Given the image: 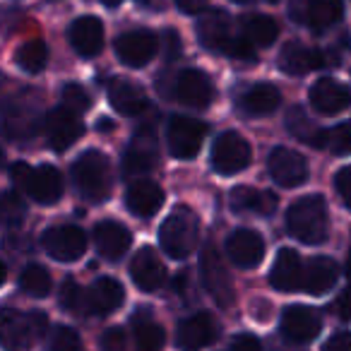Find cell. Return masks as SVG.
<instances>
[{
	"instance_id": "6da1fadb",
	"label": "cell",
	"mask_w": 351,
	"mask_h": 351,
	"mask_svg": "<svg viewBox=\"0 0 351 351\" xmlns=\"http://www.w3.org/2000/svg\"><path fill=\"white\" fill-rule=\"evenodd\" d=\"M287 229L301 243H322L327 239V229H330L325 200L320 195H306L296 200L287 212Z\"/></svg>"
},
{
	"instance_id": "7a4b0ae2",
	"label": "cell",
	"mask_w": 351,
	"mask_h": 351,
	"mask_svg": "<svg viewBox=\"0 0 351 351\" xmlns=\"http://www.w3.org/2000/svg\"><path fill=\"white\" fill-rule=\"evenodd\" d=\"M49 317L41 311L22 313L15 308H0V346L5 351H29L46 332Z\"/></svg>"
},
{
	"instance_id": "3957f363",
	"label": "cell",
	"mask_w": 351,
	"mask_h": 351,
	"mask_svg": "<svg viewBox=\"0 0 351 351\" xmlns=\"http://www.w3.org/2000/svg\"><path fill=\"white\" fill-rule=\"evenodd\" d=\"M200 239V219L191 207H176L159 229V243L171 258L183 260L197 248Z\"/></svg>"
},
{
	"instance_id": "277c9868",
	"label": "cell",
	"mask_w": 351,
	"mask_h": 351,
	"mask_svg": "<svg viewBox=\"0 0 351 351\" xmlns=\"http://www.w3.org/2000/svg\"><path fill=\"white\" fill-rule=\"evenodd\" d=\"M73 178L87 200L101 202L106 200L108 191H111V164L101 152L89 149L75 161Z\"/></svg>"
},
{
	"instance_id": "5b68a950",
	"label": "cell",
	"mask_w": 351,
	"mask_h": 351,
	"mask_svg": "<svg viewBox=\"0 0 351 351\" xmlns=\"http://www.w3.org/2000/svg\"><path fill=\"white\" fill-rule=\"evenodd\" d=\"M250 164V145L234 130L221 132L212 147V166L221 176H234Z\"/></svg>"
},
{
	"instance_id": "8992f818",
	"label": "cell",
	"mask_w": 351,
	"mask_h": 351,
	"mask_svg": "<svg viewBox=\"0 0 351 351\" xmlns=\"http://www.w3.org/2000/svg\"><path fill=\"white\" fill-rule=\"evenodd\" d=\"M171 97L188 108H207L215 92L202 70H181L171 80Z\"/></svg>"
},
{
	"instance_id": "52a82bcc",
	"label": "cell",
	"mask_w": 351,
	"mask_h": 351,
	"mask_svg": "<svg viewBox=\"0 0 351 351\" xmlns=\"http://www.w3.org/2000/svg\"><path fill=\"white\" fill-rule=\"evenodd\" d=\"M207 137V125L197 118L176 116L169 123V147L178 159H193Z\"/></svg>"
},
{
	"instance_id": "ba28073f",
	"label": "cell",
	"mask_w": 351,
	"mask_h": 351,
	"mask_svg": "<svg viewBox=\"0 0 351 351\" xmlns=\"http://www.w3.org/2000/svg\"><path fill=\"white\" fill-rule=\"evenodd\" d=\"M267 171L277 186L296 188V186H301V183H306L308 161L303 159L298 152L289 149V147H274V149L269 152Z\"/></svg>"
},
{
	"instance_id": "9c48e42d",
	"label": "cell",
	"mask_w": 351,
	"mask_h": 351,
	"mask_svg": "<svg viewBox=\"0 0 351 351\" xmlns=\"http://www.w3.org/2000/svg\"><path fill=\"white\" fill-rule=\"evenodd\" d=\"M44 248L53 260L75 263L87 250V236L77 226H53L44 234Z\"/></svg>"
},
{
	"instance_id": "30bf717a",
	"label": "cell",
	"mask_w": 351,
	"mask_h": 351,
	"mask_svg": "<svg viewBox=\"0 0 351 351\" xmlns=\"http://www.w3.org/2000/svg\"><path fill=\"white\" fill-rule=\"evenodd\" d=\"M159 41H156L154 32L149 29H132L125 32L116 39V53L121 63L130 65V68H142L156 56Z\"/></svg>"
},
{
	"instance_id": "8fae6325",
	"label": "cell",
	"mask_w": 351,
	"mask_h": 351,
	"mask_svg": "<svg viewBox=\"0 0 351 351\" xmlns=\"http://www.w3.org/2000/svg\"><path fill=\"white\" fill-rule=\"evenodd\" d=\"M202 279H205V287L210 291V296L217 301V306L229 308L236 301V291L231 277L226 272L224 263H221L219 253L215 248H207L202 255Z\"/></svg>"
},
{
	"instance_id": "7c38bea8",
	"label": "cell",
	"mask_w": 351,
	"mask_h": 351,
	"mask_svg": "<svg viewBox=\"0 0 351 351\" xmlns=\"http://www.w3.org/2000/svg\"><path fill=\"white\" fill-rule=\"evenodd\" d=\"M322 330V317L317 311L308 306H291L282 315V332L293 344L313 341Z\"/></svg>"
},
{
	"instance_id": "4fadbf2b",
	"label": "cell",
	"mask_w": 351,
	"mask_h": 351,
	"mask_svg": "<svg viewBox=\"0 0 351 351\" xmlns=\"http://www.w3.org/2000/svg\"><path fill=\"white\" fill-rule=\"evenodd\" d=\"M82 132L84 125L68 108H53L46 116V137H49V145L56 152H65L68 147H73L82 137Z\"/></svg>"
},
{
	"instance_id": "5bb4252c",
	"label": "cell",
	"mask_w": 351,
	"mask_h": 351,
	"mask_svg": "<svg viewBox=\"0 0 351 351\" xmlns=\"http://www.w3.org/2000/svg\"><path fill=\"white\" fill-rule=\"evenodd\" d=\"M219 332V327L215 325L212 315L207 313H197L191 315L178 325V335H176V344L181 351H200L207 344H212Z\"/></svg>"
},
{
	"instance_id": "9a60e30c",
	"label": "cell",
	"mask_w": 351,
	"mask_h": 351,
	"mask_svg": "<svg viewBox=\"0 0 351 351\" xmlns=\"http://www.w3.org/2000/svg\"><path fill=\"white\" fill-rule=\"evenodd\" d=\"M226 253L236 267H255L265 255V241L253 229H236L226 241Z\"/></svg>"
},
{
	"instance_id": "2e32d148",
	"label": "cell",
	"mask_w": 351,
	"mask_h": 351,
	"mask_svg": "<svg viewBox=\"0 0 351 351\" xmlns=\"http://www.w3.org/2000/svg\"><path fill=\"white\" fill-rule=\"evenodd\" d=\"M156 140L149 130H142L135 135L132 145L128 147V154L125 161H123V173L125 178H132V176H142V173H149L156 164Z\"/></svg>"
},
{
	"instance_id": "e0dca14e",
	"label": "cell",
	"mask_w": 351,
	"mask_h": 351,
	"mask_svg": "<svg viewBox=\"0 0 351 351\" xmlns=\"http://www.w3.org/2000/svg\"><path fill=\"white\" fill-rule=\"evenodd\" d=\"M130 277L142 291H156L166 282V267L152 248H142L130 263Z\"/></svg>"
},
{
	"instance_id": "ac0fdd59",
	"label": "cell",
	"mask_w": 351,
	"mask_h": 351,
	"mask_svg": "<svg viewBox=\"0 0 351 351\" xmlns=\"http://www.w3.org/2000/svg\"><path fill=\"white\" fill-rule=\"evenodd\" d=\"M311 104L322 116H335L349 106V89L335 77H320L311 89Z\"/></svg>"
},
{
	"instance_id": "d6986e66",
	"label": "cell",
	"mask_w": 351,
	"mask_h": 351,
	"mask_svg": "<svg viewBox=\"0 0 351 351\" xmlns=\"http://www.w3.org/2000/svg\"><path fill=\"white\" fill-rule=\"evenodd\" d=\"M70 44L84 58H92L99 51L104 49V25L92 15L77 17V20L70 25Z\"/></svg>"
},
{
	"instance_id": "ffe728a7",
	"label": "cell",
	"mask_w": 351,
	"mask_h": 351,
	"mask_svg": "<svg viewBox=\"0 0 351 351\" xmlns=\"http://www.w3.org/2000/svg\"><path fill=\"white\" fill-rule=\"evenodd\" d=\"M25 191L41 205H53L63 197V176L56 166L44 164L29 173Z\"/></svg>"
},
{
	"instance_id": "44dd1931",
	"label": "cell",
	"mask_w": 351,
	"mask_h": 351,
	"mask_svg": "<svg viewBox=\"0 0 351 351\" xmlns=\"http://www.w3.org/2000/svg\"><path fill=\"white\" fill-rule=\"evenodd\" d=\"M337 277H339V267L332 258H313L311 263L303 267V277H301V289H306L313 296H322L327 293L332 287L337 284Z\"/></svg>"
},
{
	"instance_id": "7402d4cb",
	"label": "cell",
	"mask_w": 351,
	"mask_h": 351,
	"mask_svg": "<svg viewBox=\"0 0 351 351\" xmlns=\"http://www.w3.org/2000/svg\"><path fill=\"white\" fill-rule=\"evenodd\" d=\"M125 301V291H123L121 282L113 277H101L94 282V287L87 291V311L94 315H108V313L118 311Z\"/></svg>"
},
{
	"instance_id": "603a6c76",
	"label": "cell",
	"mask_w": 351,
	"mask_h": 351,
	"mask_svg": "<svg viewBox=\"0 0 351 351\" xmlns=\"http://www.w3.org/2000/svg\"><path fill=\"white\" fill-rule=\"evenodd\" d=\"M94 241H97V248L104 258L118 260L128 253L132 236L123 224H118V221H113V219H106L97 224V229H94Z\"/></svg>"
},
{
	"instance_id": "cb8c5ba5",
	"label": "cell",
	"mask_w": 351,
	"mask_h": 351,
	"mask_svg": "<svg viewBox=\"0 0 351 351\" xmlns=\"http://www.w3.org/2000/svg\"><path fill=\"white\" fill-rule=\"evenodd\" d=\"M301 277H303V263L301 255L293 248H282L274 260V267L269 272V282L279 291H296L301 289Z\"/></svg>"
},
{
	"instance_id": "d4e9b609",
	"label": "cell",
	"mask_w": 351,
	"mask_h": 351,
	"mask_svg": "<svg viewBox=\"0 0 351 351\" xmlns=\"http://www.w3.org/2000/svg\"><path fill=\"white\" fill-rule=\"evenodd\" d=\"M315 68H322V53L315 49H306L298 41L287 44L279 53V70L291 75V77H301Z\"/></svg>"
},
{
	"instance_id": "484cf974",
	"label": "cell",
	"mask_w": 351,
	"mask_h": 351,
	"mask_svg": "<svg viewBox=\"0 0 351 351\" xmlns=\"http://www.w3.org/2000/svg\"><path fill=\"white\" fill-rule=\"evenodd\" d=\"M197 36H200L202 46L210 51H224V46L229 44L231 34V22L229 15L221 10H210L197 20Z\"/></svg>"
},
{
	"instance_id": "4316f807",
	"label": "cell",
	"mask_w": 351,
	"mask_h": 351,
	"mask_svg": "<svg viewBox=\"0 0 351 351\" xmlns=\"http://www.w3.org/2000/svg\"><path fill=\"white\" fill-rule=\"evenodd\" d=\"M125 205L135 217H152L164 205V191L154 181H135L125 193Z\"/></svg>"
},
{
	"instance_id": "83f0119b",
	"label": "cell",
	"mask_w": 351,
	"mask_h": 351,
	"mask_svg": "<svg viewBox=\"0 0 351 351\" xmlns=\"http://www.w3.org/2000/svg\"><path fill=\"white\" fill-rule=\"evenodd\" d=\"M108 101L123 116H142L149 108L145 92L135 84L125 82V80H113L108 84Z\"/></svg>"
},
{
	"instance_id": "f1b7e54d",
	"label": "cell",
	"mask_w": 351,
	"mask_h": 351,
	"mask_svg": "<svg viewBox=\"0 0 351 351\" xmlns=\"http://www.w3.org/2000/svg\"><path fill=\"white\" fill-rule=\"evenodd\" d=\"M231 207L236 212H253L260 217H269L277 210V195L267 191H255V188L241 186L231 191Z\"/></svg>"
},
{
	"instance_id": "f546056e",
	"label": "cell",
	"mask_w": 351,
	"mask_h": 351,
	"mask_svg": "<svg viewBox=\"0 0 351 351\" xmlns=\"http://www.w3.org/2000/svg\"><path fill=\"white\" fill-rule=\"evenodd\" d=\"M282 104V94L274 84H255L241 99V108H243L248 116H267L274 108H279Z\"/></svg>"
},
{
	"instance_id": "4dcf8cb0",
	"label": "cell",
	"mask_w": 351,
	"mask_h": 351,
	"mask_svg": "<svg viewBox=\"0 0 351 351\" xmlns=\"http://www.w3.org/2000/svg\"><path fill=\"white\" fill-rule=\"evenodd\" d=\"M344 15L341 0H306V22L315 32H325L335 27Z\"/></svg>"
},
{
	"instance_id": "1f68e13d",
	"label": "cell",
	"mask_w": 351,
	"mask_h": 351,
	"mask_svg": "<svg viewBox=\"0 0 351 351\" xmlns=\"http://www.w3.org/2000/svg\"><path fill=\"white\" fill-rule=\"evenodd\" d=\"M287 128L289 132H291L293 137H298L301 142H306V145L311 147H325V132L322 128H317L315 123L311 121V118L306 116V111H303L301 106L291 108L287 116Z\"/></svg>"
},
{
	"instance_id": "d6a6232c",
	"label": "cell",
	"mask_w": 351,
	"mask_h": 351,
	"mask_svg": "<svg viewBox=\"0 0 351 351\" xmlns=\"http://www.w3.org/2000/svg\"><path fill=\"white\" fill-rule=\"evenodd\" d=\"M243 34L250 46H272L279 36V25L267 15H245Z\"/></svg>"
},
{
	"instance_id": "836d02e7",
	"label": "cell",
	"mask_w": 351,
	"mask_h": 351,
	"mask_svg": "<svg viewBox=\"0 0 351 351\" xmlns=\"http://www.w3.org/2000/svg\"><path fill=\"white\" fill-rule=\"evenodd\" d=\"M135 344H137V351H161L166 341V335H164V327L156 325L152 317L147 315H140L137 313L135 320Z\"/></svg>"
},
{
	"instance_id": "e575fe53",
	"label": "cell",
	"mask_w": 351,
	"mask_h": 351,
	"mask_svg": "<svg viewBox=\"0 0 351 351\" xmlns=\"http://www.w3.org/2000/svg\"><path fill=\"white\" fill-rule=\"evenodd\" d=\"M49 63V49L41 39H32L17 51V65H20L25 73H41Z\"/></svg>"
},
{
	"instance_id": "d590c367",
	"label": "cell",
	"mask_w": 351,
	"mask_h": 351,
	"mask_svg": "<svg viewBox=\"0 0 351 351\" xmlns=\"http://www.w3.org/2000/svg\"><path fill=\"white\" fill-rule=\"evenodd\" d=\"M20 287L25 289L29 296L44 298L51 291V274L46 272L41 265H27L20 274Z\"/></svg>"
},
{
	"instance_id": "8d00e7d4",
	"label": "cell",
	"mask_w": 351,
	"mask_h": 351,
	"mask_svg": "<svg viewBox=\"0 0 351 351\" xmlns=\"http://www.w3.org/2000/svg\"><path fill=\"white\" fill-rule=\"evenodd\" d=\"M27 217V207L17 193L0 195V221L8 226H20Z\"/></svg>"
},
{
	"instance_id": "74e56055",
	"label": "cell",
	"mask_w": 351,
	"mask_h": 351,
	"mask_svg": "<svg viewBox=\"0 0 351 351\" xmlns=\"http://www.w3.org/2000/svg\"><path fill=\"white\" fill-rule=\"evenodd\" d=\"M60 303H63L70 313H75V315L89 313L87 311V291H82V287H77L73 279L65 282L63 291H60Z\"/></svg>"
},
{
	"instance_id": "f35d334b",
	"label": "cell",
	"mask_w": 351,
	"mask_h": 351,
	"mask_svg": "<svg viewBox=\"0 0 351 351\" xmlns=\"http://www.w3.org/2000/svg\"><path fill=\"white\" fill-rule=\"evenodd\" d=\"M80 349H82V341H80V335L73 327L60 325L51 332L49 351H80Z\"/></svg>"
},
{
	"instance_id": "ab89813d",
	"label": "cell",
	"mask_w": 351,
	"mask_h": 351,
	"mask_svg": "<svg viewBox=\"0 0 351 351\" xmlns=\"http://www.w3.org/2000/svg\"><path fill=\"white\" fill-rule=\"evenodd\" d=\"M63 108H68L70 113H84L89 106H92V99H89V94L84 92L80 84H65L63 87Z\"/></svg>"
},
{
	"instance_id": "60d3db41",
	"label": "cell",
	"mask_w": 351,
	"mask_h": 351,
	"mask_svg": "<svg viewBox=\"0 0 351 351\" xmlns=\"http://www.w3.org/2000/svg\"><path fill=\"white\" fill-rule=\"evenodd\" d=\"M325 147H330L335 154H349V149H351L349 125L341 123V125H337L335 130H327L325 132Z\"/></svg>"
},
{
	"instance_id": "b9f144b4",
	"label": "cell",
	"mask_w": 351,
	"mask_h": 351,
	"mask_svg": "<svg viewBox=\"0 0 351 351\" xmlns=\"http://www.w3.org/2000/svg\"><path fill=\"white\" fill-rule=\"evenodd\" d=\"M224 53L234 60H245V63H253L255 60V51L243 36H231L229 44L224 46Z\"/></svg>"
},
{
	"instance_id": "7bdbcfd3",
	"label": "cell",
	"mask_w": 351,
	"mask_h": 351,
	"mask_svg": "<svg viewBox=\"0 0 351 351\" xmlns=\"http://www.w3.org/2000/svg\"><path fill=\"white\" fill-rule=\"evenodd\" d=\"M101 351H125V332L121 327H108L99 339Z\"/></svg>"
},
{
	"instance_id": "ee69618b",
	"label": "cell",
	"mask_w": 351,
	"mask_h": 351,
	"mask_svg": "<svg viewBox=\"0 0 351 351\" xmlns=\"http://www.w3.org/2000/svg\"><path fill=\"white\" fill-rule=\"evenodd\" d=\"M335 191L339 195V200L344 202V207H351V169L341 166L335 176Z\"/></svg>"
},
{
	"instance_id": "f6af8a7d",
	"label": "cell",
	"mask_w": 351,
	"mask_h": 351,
	"mask_svg": "<svg viewBox=\"0 0 351 351\" xmlns=\"http://www.w3.org/2000/svg\"><path fill=\"white\" fill-rule=\"evenodd\" d=\"M29 173H32V166H29V164H25V161H17V164H12L10 178H12V183H15V188L25 191V188H27V181H29Z\"/></svg>"
},
{
	"instance_id": "bcb514c9",
	"label": "cell",
	"mask_w": 351,
	"mask_h": 351,
	"mask_svg": "<svg viewBox=\"0 0 351 351\" xmlns=\"http://www.w3.org/2000/svg\"><path fill=\"white\" fill-rule=\"evenodd\" d=\"M229 351H263V344H260L253 335H239L234 341H231Z\"/></svg>"
},
{
	"instance_id": "7dc6e473",
	"label": "cell",
	"mask_w": 351,
	"mask_h": 351,
	"mask_svg": "<svg viewBox=\"0 0 351 351\" xmlns=\"http://www.w3.org/2000/svg\"><path fill=\"white\" fill-rule=\"evenodd\" d=\"M322 351H351V346H349V332H337V335H332L330 339L325 341Z\"/></svg>"
},
{
	"instance_id": "c3c4849f",
	"label": "cell",
	"mask_w": 351,
	"mask_h": 351,
	"mask_svg": "<svg viewBox=\"0 0 351 351\" xmlns=\"http://www.w3.org/2000/svg\"><path fill=\"white\" fill-rule=\"evenodd\" d=\"M166 56L169 58H178L181 56V39H178V34L173 29L166 32Z\"/></svg>"
},
{
	"instance_id": "681fc988",
	"label": "cell",
	"mask_w": 351,
	"mask_h": 351,
	"mask_svg": "<svg viewBox=\"0 0 351 351\" xmlns=\"http://www.w3.org/2000/svg\"><path fill=\"white\" fill-rule=\"evenodd\" d=\"M176 5L181 8L183 12H191V15H195V12H200L202 8L207 5V0H176Z\"/></svg>"
},
{
	"instance_id": "f907efd6",
	"label": "cell",
	"mask_w": 351,
	"mask_h": 351,
	"mask_svg": "<svg viewBox=\"0 0 351 351\" xmlns=\"http://www.w3.org/2000/svg\"><path fill=\"white\" fill-rule=\"evenodd\" d=\"M289 12H291V20L306 22V0H293L291 8H289Z\"/></svg>"
},
{
	"instance_id": "816d5d0a",
	"label": "cell",
	"mask_w": 351,
	"mask_h": 351,
	"mask_svg": "<svg viewBox=\"0 0 351 351\" xmlns=\"http://www.w3.org/2000/svg\"><path fill=\"white\" fill-rule=\"evenodd\" d=\"M113 128H116V125H113V121H108V118H101V121H97V130L99 132H106V135H108V132H113Z\"/></svg>"
},
{
	"instance_id": "f5cc1de1",
	"label": "cell",
	"mask_w": 351,
	"mask_h": 351,
	"mask_svg": "<svg viewBox=\"0 0 351 351\" xmlns=\"http://www.w3.org/2000/svg\"><path fill=\"white\" fill-rule=\"evenodd\" d=\"M337 308H339V317L341 320H349V311H346V293H341L339 301H337Z\"/></svg>"
},
{
	"instance_id": "db71d44e",
	"label": "cell",
	"mask_w": 351,
	"mask_h": 351,
	"mask_svg": "<svg viewBox=\"0 0 351 351\" xmlns=\"http://www.w3.org/2000/svg\"><path fill=\"white\" fill-rule=\"evenodd\" d=\"M5 279H8V267L3 263H0V284L5 282Z\"/></svg>"
},
{
	"instance_id": "11a10c76",
	"label": "cell",
	"mask_w": 351,
	"mask_h": 351,
	"mask_svg": "<svg viewBox=\"0 0 351 351\" xmlns=\"http://www.w3.org/2000/svg\"><path fill=\"white\" fill-rule=\"evenodd\" d=\"M104 5H108V8H116V5H121L123 0H101Z\"/></svg>"
},
{
	"instance_id": "9f6ffc18",
	"label": "cell",
	"mask_w": 351,
	"mask_h": 351,
	"mask_svg": "<svg viewBox=\"0 0 351 351\" xmlns=\"http://www.w3.org/2000/svg\"><path fill=\"white\" fill-rule=\"evenodd\" d=\"M3 159H5V154H3V149H0V166H3Z\"/></svg>"
},
{
	"instance_id": "6f0895ef",
	"label": "cell",
	"mask_w": 351,
	"mask_h": 351,
	"mask_svg": "<svg viewBox=\"0 0 351 351\" xmlns=\"http://www.w3.org/2000/svg\"><path fill=\"white\" fill-rule=\"evenodd\" d=\"M234 3H245V0H234Z\"/></svg>"
},
{
	"instance_id": "680465c9",
	"label": "cell",
	"mask_w": 351,
	"mask_h": 351,
	"mask_svg": "<svg viewBox=\"0 0 351 351\" xmlns=\"http://www.w3.org/2000/svg\"><path fill=\"white\" fill-rule=\"evenodd\" d=\"M269 3H277V0H269Z\"/></svg>"
},
{
	"instance_id": "91938a15",
	"label": "cell",
	"mask_w": 351,
	"mask_h": 351,
	"mask_svg": "<svg viewBox=\"0 0 351 351\" xmlns=\"http://www.w3.org/2000/svg\"><path fill=\"white\" fill-rule=\"evenodd\" d=\"M142 3H147V0H142Z\"/></svg>"
}]
</instances>
